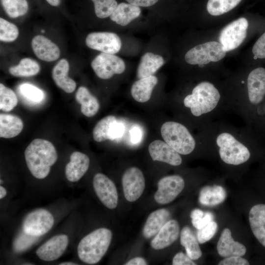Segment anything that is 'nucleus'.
Listing matches in <instances>:
<instances>
[{
	"label": "nucleus",
	"instance_id": "f257e3e1",
	"mask_svg": "<svg viewBox=\"0 0 265 265\" xmlns=\"http://www.w3.org/2000/svg\"><path fill=\"white\" fill-rule=\"evenodd\" d=\"M206 152H214L224 164L238 166L265 151L263 137L247 127H238L222 121H212L199 130Z\"/></svg>",
	"mask_w": 265,
	"mask_h": 265
},
{
	"label": "nucleus",
	"instance_id": "f03ea898",
	"mask_svg": "<svg viewBox=\"0 0 265 265\" xmlns=\"http://www.w3.org/2000/svg\"><path fill=\"white\" fill-rule=\"evenodd\" d=\"M182 103L198 130L222 113L230 110L229 97H225L215 84L209 80H203L197 83L184 97Z\"/></svg>",
	"mask_w": 265,
	"mask_h": 265
},
{
	"label": "nucleus",
	"instance_id": "7ed1b4c3",
	"mask_svg": "<svg viewBox=\"0 0 265 265\" xmlns=\"http://www.w3.org/2000/svg\"><path fill=\"white\" fill-rule=\"evenodd\" d=\"M245 81V91L234 96V106L244 118L257 119L265 113V68L251 70Z\"/></svg>",
	"mask_w": 265,
	"mask_h": 265
},
{
	"label": "nucleus",
	"instance_id": "20e7f679",
	"mask_svg": "<svg viewBox=\"0 0 265 265\" xmlns=\"http://www.w3.org/2000/svg\"><path fill=\"white\" fill-rule=\"evenodd\" d=\"M27 166L35 178H45L51 167L57 159V154L53 145L49 141L37 138L31 141L25 151Z\"/></svg>",
	"mask_w": 265,
	"mask_h": 265
},
{
	"label": "nucleus",
	"instance_id": "39448f33",
	"mask_svg": "<svg viewBox=\"0 0 265 265\" xmlns=\"http://www.w3.org/2000/svg\"><path fill=\"white\" fill-rule=\"evenodd\" d=\"M160 132L164 141L181 155H188L197 150L206 152L199 136H194L184 124L175 121L165 122Z\"/></svg>",
	"mask_w": 265,
	"mask_h": 265
},
{
	"label": "nucleus",
	"instance_id": "423d86ee",
	"mask_svg": "<svg viewBox=\"0 0 265 265\" xmlns=\"http://www.w3.org/2000/svg\"><path fill=\"white\" fill-rule=\"evenodd\" d=\"M111 231L105 228L96 229L83 237L80 241L77 253L83 263H98L106 252L111 243Z\"/></svg>",
	"mask_w": 265,
	"mask_h": 265
},
{
	"label": "nucleus",
	"instance_id": "0eeeda50",
	"mask_svg": "<svg viewBox=\"0 0 265 265\" xmlns=\"http://www.w3.org/2000/svg\"><path fill=\"white\" fill-rule=\"evenodd\" d=\"M226 53L222 45L216 41H210L196 46L188 50L185 55L186 63L203 67L211 62H217Z\"/></svg>",
	"mask_w": 265,
	"mask_h": 265
},
{
	"label": "nucleus",
	"instance_id": "6e6552de",
	"mask_svg": "<svg viewBox=\"0 0 265 265\" xmlns=\"http://www.w3.org/2000/svg\"><path fill=\"white\" fill-rule=\"evenodd\" d=\"M91 66L97 77L103 80L121 74L126 69L125 63L121 57L104 53L99 54L93 59Z\"/></svg>",
	"mask_w": 265,
	"mask_h": 265
},
{
	"label": "nucleus",
	"instance_id": "1a4fd4ad",
	"mask_svg": "<svg viewBox=\"0 0 265 265\" xmlns=\"http://www.w3.org/2000/svg\"><path fill=\"white\" fill-rule=\"evenodd\" d=\"M248 26L247 20L242 17L229 24L221 30L219 41L226 52L241 45L246 37Z\"/></svg>",
	"mask_w": 265,
	"mask_h": 265
},
{
	"label": "nucleus",
	"instance_id": "9d476101",
	"mask_svg": "<svg viewBox=\"0 0 265 265\" xmlns=\"http://www.w3.org/2000/svg\"><path fill=\"white\" fill-rule=\"evenodd\" d=\"M54 224V218L47 210L39 209L28 213L23 223V231L26 234L39 237L49 232Z\"/></svg>",
	"mask_w": 265,
	"mask_h": 265
},
{
	"label": "nucleus",
	"instance_id": "9b49d317",
	"mask_svg": "<svg viewBox=\"0 0 265 265\" xmlns=\"http://www.w3.org/2000/svg\"><path fill=\"white\" fill-rule=\"evenodd\" d=\"M85 44L91 49L114 54L118 53L122 47L120 37L112 32H91L86 37Z\"/></svg>",
	"mask_w": 265,
	"mask_h": 265
},
{
	"label": "nucleus",
	"instance_id": "f8f14e48",
	"mask_svg": "<svg viewBox=\"0 0 265 265\" xmlns=\"http://www.w3.org/2000/svg\"><path fill=\"white\" fill-rule=\"evenodd\" d=\"M185 185L184 179L180 175L163 177L158 183V189L154 195L155 201L162 205L171 202L183 190Z\"/></svg>",
	"mask_w": 265,
	"mask_h": 265
},
{
	"label": "nucleus",
	"instance_id": "ddd939ff",
	"mask_svg": "<svg viewBox=\"0 0 265 265\" xmlns=\"http://www.w3.org/2000/svg\"><path fill=\"white\" fill-rule=\"evenodd\" d=\"M122 183L125 197L129 202L137 200L144 190V175L142 171L136 167H130L124 172Z\"/></svg>",
	"mask_w": 265,
	"mask_h": 265
},
{
	"label": "nucleus",
	"instance_id": "4468645a",
	"mask_svg": "<svg viewBox=\"0 0 265 265\" xmlns=\"http://www.w3.org/2000/svg\"><path fill=\"white\" fill-rule=\"evenodd\" d=\"M95 192L101 202L107 208L113 209L118 203V193L114 183L105 175L98 173L93 179Z\"/></svg>",
	"mask_w": 265,
	"mask_h": 265
},
{
	"label": "nucleus",
	"instance_id": "2eb2a0df",
	"mask_svg": "<svg viewBox=\"0 0 265 265\" xmlns=\"http://www.w3.org/2000/svg\"><path fill=\"white\" fill-rule=\"evenodd\" d=\"M69 243L65 234L55 235L46 241L36 250L38 257L44 261H53L58 259L64 252Z\"/></svg>",
	"mask_w": 265,
	"mask_h": 265
},
{
	"label": "nucleus",
	"instance_id": "dca6fc26",
	"mask_svg": "<svg viewBox=\"0 0 265 265\" xmlns=\"http://www.w3.org/2000/svg\"><path fill=\"white\" fill-rule=\"evenodd\" d=\"M148 151L153 160L166 163L172 166L182 163L181 155L164 141L156 140L149 145Z\"/></svg>",
	"mask_w": 265,
	"mask_h": 265
},
{
	"label": "nucleus",
	"instance_id": "f3484780",
	"mask_svg": "<svg viewBox=\"0 0 265 265\" xmlns=\"http://www.w3.org/2000/svg\"><path fill=\"white\" fill-rule=\"evenodd\" d=\"M252 232L260 245L265 249V203L255 204L249 212Z\"/></svg>",
	"mask_w": 265,
	"mask_h": 265
},
{
	"label": "nucleus",
	"instance_id": "a211bd4d",
	"mask_svg": "<svg viewBox=\"0 0 265 265\" xmlns=\"http://www.w3.org/2000/svg\"><path fill=\"white\" fill-rule=\"evenodd\" d=\"M70 159L65 167V176L69 181L76 182L79 181L87 171L90 159L86 154L76 151L71 154Z\"/></svg>",
	"mask_w": 265,
	"mask_h": 265
},
{
	"label": "nucleus",
	"instance_id": "6ab92c4d",
	"mask_svg": "<svg viewBox=\"0 0 265 265\" xmlns=\"http://www.w3.org/2000/svg\"><path fill=\"white\" fill-rule=\"evenodd\" d=\"M31 46L35 55L42 60L51 62L57 60L60 56L58 46L43 35L34 37L31 41Z\"/></svg>",
	"mask_w": 265,
	"mask_h": 265
},
{
	"label": "nucleus",
	"instance_id": "aec40b11",
	"mask_svg": "<svg viewBox=\"0 0 265 265\" xmlns=\"http://www.w3.org/2000/svg\"><path fill=\"white\" fill-rule=\"evenodd\" d=\"M180 227L178 222L174 219L169 220L156 234L151 242L153 248L160 250L165 248L178 238Z\"/></svg>",
	"mask_w": 265,
	"mask_h": 265
},
{
	"label": "nucleus",
	"instance_id": "412c9836",
	"mask_svg": "<svg viewBox=\"0 0 265 265\" xmlns=\"http://www.w3.org/2000/svg\"><path fill=\"white\" fill-rule=\"evenodd\" d=\"M217 250L220 256L227 258L233 256H243L246 252V248L242 243L235 241L230 229L225 228L217 242Z\"/></svg>",
	"mask_w": 265,
	"mask_h": 265
},
{
	"label": "nucleus",
	"instance_id": "4be33fe9",
	"mask_svg": "<svg viewBox=\"0 0 265 265\" xmlns=\"http://www.w3.org/2000/svg\"><path fill=\"white\" fill-rule=\"evenodd\" d=\"M165 63L160 55L152 52L145 53L141 57L136 70L139 79L154 75Z\"/></svg>",
	"mask_w": 265,
	"mask_h": 265
},
{
	"label": "nucleus",
	"instance_id": "5701e85b",
	"mask_svg": "<svg viewBox=\"0 0 265 265\" xmlns=\"http://www.w3.org/2000/svg\"><path fill=\"white\" fill-rule=\"evenodd\" d=\"M158 82V79L154 75L138 79L131 87V93L132 97L139 103L148 101Z\"/></svg>",
	"mask_w": 265,
	"mask_h": 265
},
{
	"label": "nucleus",
	"instance_id": "b1692460",
	"mask_svg": "<svg viewBox=\"0 0 265 265\" xmlns=\"http://www.w3.org/2000/svg\"><path fill=\"white\" fill-rule=\"evenodd\" d=\"M69 64L64 58L60 60L52 71V77L56 85L68 93L74 92L76 88V82L68 76Z\"/></svg>",
	"mask_w": 265,
	"mask_h": 265
},
{
	"label": "nucleus",
	"instance_id": "393cba45",
	"mask_svg": "<svg viewBox=\"0 0 265 265\" xmlns=\"http://www.w3.org/2000/svg\"><path fill=\"white\" fill-rule=\"evenodd\" d=\"M141 12L140 7L129 3L121 2L117 5L109 17L117 25L125 26L137 18Z\"/></svg>",
	"mask_w": 265,
	"mask_h": 265
},
{
	"label": "nucleus",
	"instance_id": "a878e982",
	"mask_svg": "<svg viewBox=\"0 0 265 265\" xmlns=\"http://www.w3.org/2000/svg\"><path fill=\"white\" fill-rule=\"evenodd\" d=\"M170 212L165 209H158L148 216L143 230V235L149 238L156 235L169 220Z\"/></svg>",
	"mask_w": 265,
	"mask_h": 265
},
{
	"label": "nucleus",
	"instance_id": "bb28decb",
	"mask_svg": "<svg viewBox=\"0 0 265 265\" xmlns=\"http://www.w3.org/2000/svg\"><path fill=\"white\" fill-rule=\"evenodd\" d=\"M76 100L81 105V113L86 117L94 116L99 109L100 104L98 100L84 86H80L78 89Z\"/></svg>",
	"mask_w": 265,
	"mask_h": 265
},
{
	"label": "nucleus",
	"instance_id": "cd10ccee",
	"mask_svg": "<svg viewBox=\"0 0 265 265\" xmlns=\"http://www.w3.org/2000/svg\"><path fill=\"white\" fill-rule=\"evenodd\" d=\"M23 127L22 120L17 116L10 114H0V137H14L20 133Z\"/></svg>",
	"mask_w": 265,
	"mask_h": 265
},
{
	"label": "nucleus",
	"instance_id": "c85d7f7f",
	"mask_svg": "<svg viewBox=\"0 0 265 265\" xmlns=\"http://www.w3.org/2000/svg\"><path fill=\"white\" fill-rule=\"evenodd\" d=\"M226 196V191L222 186H206L200 191L199 201L204 206L212 207L224 202Z\"/></svg>",
	"mask_w": 265,
	"mask_h": 265
},
{
	"label": "nucleus",
	"instance_id": "c756f323",
	"mask_svg": "<svg viewBox=\"0 0 265 265\" xmlns=\"http://www.w3.org/2000/svg\"><path fill=\"white\" fill-rule=\"evenodd\" d=\"M180 243L185 248L186 255L192 260L199 259L202 254L198 240L191 229L184 227L180 234Z\"/></svg>",
	"mask_w": 265,
	"mask_h": 265
},
{
	"label": "nucleus",
	"instance_id": "7c9ffc66",
	"mask_svg": "<svg viewBox=\"0 0 265 265\" xmlns=\"http://www.w3.org/2000/svg\"><path fill=\"white\" fill-rule=\"evenodd\" d=\"M40 70V65L35 60L25 58L17 65L10 67L9 72L15 77H28L37 74Z\"/></svg>",
	"mask_w": 265,
	"mask_h": 265
},
{
	"label": "nucleus",
	"instance_id": "2f4dec72",
	"mask_svg": "<svg viewBox=\"0 0 265 265\" xmlns=\"http://www.w3.org/2000/svg\"><path fill=\"white\" fill-rule=\"evenodd\" d=\"M116 121L114 116L108 115L101 119L93 130V137L100 142L109 139V131L112 124Z\"/></svg>",
	"mask_w": 265,
	"mask_h": 265
},
{
	"label": "nucleus",
	"instance_id": "473e14b6",
	"mask_svg": "<svg viewBox=\"0 0 265 265\" xmlns=\"http://www.w3.org/2000/svg\"><path fill=\"white\" fill-rule=\"evenodd\" d=\"M0 2L5 12L11 18L23 16L28 10L26 0H0Z\"/></svg>",
	"mask_w": 265,
	"mask_h": 265
},
{
	"label": "nucleus",
	"instance_id": "72a5a7b5",
	"mask_svg": "<svg viewBox=\"0 0 265 265\" xmlns=\"http://www.w3.org/2000/svg\"><path fill=\"white\" fill-rule=\"evenodd\" d=\"M241 0H209L208 12L212 16H219L235 8Z\"/></svg>",
	"mask_w": 265,
	"mask_h": 265
},
{
	"label": "nucleus",
	"instance_id": "f704fd0d",
	"mask_svg": "<svg viewBox=\"0 0 265 265\" xmlns=\"http://www.w3.org/2000/svg\"><path fill=\"white\" fill-rule=\"evenodd\" d=\"M19 91L24 100L32 104L40 103L44 99V92L36 86L27 83L20 85Z\"/></svg>",
	"mask_w": 265,
	"mask_h": 265
},
{
	"label": "nucleus",
	"instance_id": "c9c22d12",
	"mask_svg": "<svg viewBox=\"0 0 265 265\" xmlns=\"http://www.w3.org/2000/svg\"><path fill=\"white\" fill-rule=\"evenodd\" d=\"M18 104V98L14 92L0 84V109L5 112L12 110Z\"/></svg>",
	"mask_w": 265,
	"mask_h": 265
},
{
	"label": "nucleus",
	"instance_id": "e433bc0d",
	"mask_svg": "<svg viewBox=\"0 0 265 265\" xmlns=\"http://www.w3.org/2000/svg\"><path fill=\"white\" fill-rule=\"evenodd\" d=\"M94 5L96 16L101 19L109 17L117 5L116 0H91Z\"/></svg>",
	"mask_w": 265,
	"mask_h": 265
},
{
	"label": "nucleus",
	"instance_id": "4c0bfd02",
	"mask_svg": "<svg viewBox=\"0 0 265 265\" xmlns=\"http://www.w3.org/2000/svg\"><path fill=\"white\" fill-rule=\"evenodd\" d=\"M19 35V29L17 26L0 18V40L1 41L10 42L15 41Z\"/></svg>",
	"mask_w": 265,
	"mask_h": 265
},
{
	"label": "nucleus",
	"instance_id": "58836bf2",
	"mask_svg": "<svg viewBox=\"0 0 265 265\" xmlns=\"http://www.w3.org/2000/svg\"><path fill=\"white\" fill-rule=\"evenodd\" d=\"M38 237L29 235L23 231L15 238L13 248L15 252L23 251L29 248L37 240Z\"/></svg>",
	"mask_w": 265,
	"mask_h": 265
},
{
	"label": "nucleus",
	"instance_id": "ea45409f",
	"mask_svg": "<svg viewBox=\"0 0 265 265\" xmlns=\"http://www.w3.org/2000/svg\"><path fill=\"white\" fill-rule=\"evenodd\" d=\"M217 229V224L212 221L203 228L198 230L197 238L199 243L202 244L210 240L215 234Z\"/></svg>",
	"mask_w": 265,
	"mask_h": 265
},
{
	"label": "nucleus",
	"instance_id": "a19ab883",
	"mask_svg": "<svg viewBox=\"0 0 265 265\" xmlns=\"http://www.w3.org/2000/svg\"><path fill=\"white\" fill-rule=\"evenodd\" d=\"M252 53L257 58H265V32L254 45Z\"/></svg>",
	"mask_w": 265,
	"mask_h": 265
},
{
	"label": "nucleus",
	"instance_id": "79ce46f5",
	"mask_svg": "<svg viewBox=\"0 0 265 265\" xmlns=\"http://www.w3.org/2000/svg\"><path fill=\"white\" fill-rule=\"evenodd\" d=\"M213 215L211 212H206L202 217L197 219H191V223L193 227L199 230L213 220Z\"/></svg>",
	"mask_w": 265,
	"mask_h": 265
},
{
	"label": "nucleus",
	"instance_id": "37998d69",
	"mask_svg": "<svg viewBox=\"0 0 265 265\" xmlns=\"http://www.w3.org/2000/svg\"><path fill=\"white\" fill-rule=\"evenodd\" d=\"M249 264L246 259L238 256L225 258L218 264V265H249Z\"/></svg>",
	"mask_w": 265,
	"mask_h": 265
},
{
	"label": "nucleus",
	"instance_id": "c03bdc74",
	"mask_svg": "<svg viewBox=\"0 0 265 265\" xmlns=\"http://www.w3.org/2000/svg\"><path fill=\"white\" fill-rule=\"evenodd\" d=\"M173 265H195V264L187 255L180 252L176 254L172 261Z\"/></svg>",
	"mask_w": 265,
	"mask_h": 265
},
{
	"label": "nucleus",
	"instance_id": "a18cd8bd",
	"mask_svg": "<svg viewBox=\"0 0 265 265\" xmlns=\"http://www.w3.org/2000/svg\"><path fill=\"white\" fill-rule=\"evenodd\" d=\"M124 130V125L115 121L112 125L109 131V139L114 140L119 138L123 133Z\"/></svg>",
	"mask_w": 265,
	"mask_h": 265
},
{
	"label": "nucleus",
	"instance_id": "49530a36",
	"mask_svg": "<svg viewBox=\"0 0 265 265\" xmlns=\"http://www.w3.org/2000/svg\"><path fill=\"white\" fill-rule=\"evenodd\" d=\"M128 3L138 7H149L154 5L159 0H125Z\"/></svg>",
	"mask_w": 265,
	"mask_h": 265
},
{
	"label": "nucleus",
	"instance_id": "de8ad7c7",
	"mask_svg": "<svg viewBox=\"0 0 265 265\" xmlns=\"http://www.w3.org/2000/svg\"><path fill=\"white\" fill-rule=\"evenodd\" d=\"M130 134L132 141L133 143H137L140 140L141 137V132L139 128L136 127L133 128L131 130Z\"/></svg>",
	"mask_w": 265,
	"mask_h": 265
},
{
	"label": "nucleus",
	"instance_id": "09e8293b",
	"mask_svg": "<svg viewBox=\"0 0 265 265\" xmlns=\"http://www.w3.org/2000/svg\"><path fill=\"white\" fill-rule=\"evenodd\" d=\"M126 265H146L147 263L144 259L141 257H135L128 261Z\"/></svg>",
	"mask_w": 265,
	"mask_h": 265
},
{
	"label": "nucleus",
	"instance_id": "8fccbe9b",
	"mask_svg": "<svg viewBox=\"0 0 265 265\" xmlns=\"http://www.w3.org/2000/svg\"><path fill=\"white\" fill-rule=\"evenodd\" d=\"M204 215V212L200 209H194L190 213V217L191 219H197L202 217Z\"/></svg>",
	"mask_w": 265,
	"mask_h": 265
},
{
	"label": "nucleus",
	"instance_id": "3c124183",
	"mask_svg": "<svg viewBox=\"0 0 265 265\" xmlns=\"http://www.w3.org/2000/svg\"><path fill=\"white\" fill-rule=\"evenodd\" d=\"M50 5L57 6L60 3V0H46Z\"/></svg>",
	"mask_w": 265,
	"mask_h": 265
},
{
	"label": "nucleus",
	"instance_id": "603ef678",
	"mask_svg": "<svg viewBox=\"0 0 265 265\" xmlns=\"http://www.w3.org/2000/svg\"><path fill=\"white\" fill-rule=\"evenodd\" d=\"M7 194V192L6 189L4 187L0 186V199L3 198Z\"/></svg>",
	"mask_w": 265,
	"mask_h": 265
},
{
	"label": "nucleus",
	"instance_id": "864d4df0",
	"mask_svg": "<svg viewBox=\"0 0 265 265\" xmlns=\"http://www.w3.org/2000/svg\"><path fill=\"white\" fill-rule=\"evenodd\" d=\"M59 265H76L77 264L75 263L67 262L61 263Z\"/></svg>",
	"mask_w": 265,
	"mask_h": 265
}]
</instances>
